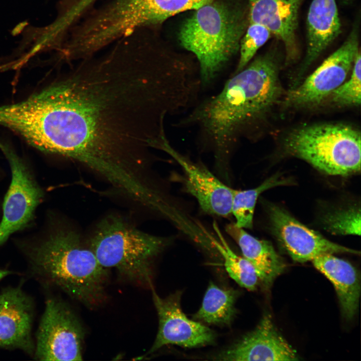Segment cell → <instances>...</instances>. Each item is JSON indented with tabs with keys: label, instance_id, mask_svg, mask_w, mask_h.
Here are the masks:
<instances>
[{
	"label": "cell",
	"instance_id": "9c48e42d",
	"mask_svg": "<svg viewBox=\"0 0 361 361\" xmlns=\"http://www.w3.org/2000/svg\"><path fill=\"white\" fill-rule=\"evenodd\" d=\"M359 50L355 28L337 50L301 83L290 90L285 104L305 107L320 103L344 82Z\"/></svg>",
	"mask_w": 361,
	"mask_h": 361
},
{
	"label": "cell",
	"instance_id": "d6986e66",
	"mask_svg": "<svg viewBox=\"0 0 361 361\" xmlns=\"http://www.w3.org/2000/svg\"><path fill=\"white\" fill-rule=\"evenodd\" d=\"M238 295L234 289L222 288L210 282L194 319L208 324L230 325L236 313L235 305Z\"/></svg>",
	"mask_w": 361,
	"mask_h": 361
},
{
	"label": "cell",
	"instance_id": "7c38bea8",
	"mask_svg": "<svg viewBox=\"0 0 361 361\" xmlns=\"http://www.w3.org/2000/svg\"><path fill=\"white\" fill-rule=\"evenodd\" d=\"M269 216L276 237L296 262L312 261L324 254H359L357 251L327 240L277 206H272L269 208Z\"/></svg>",
	"mask_w": 361,
	"mask_h": 361
},
{
	"label": "cell",
	"instance_id": "2e32d148",
	"mask_svg": "<svg viewBox=\"0 0 361 361\" xmlns=\"http://www.w3.org/2000/svg\"><path fill=\"white\" fill-rule=\"evenodd\" d=\"M312 261L333 285L343 316L347 320L352 319L357 311L360 292L357 270L348 261L332 254L321 255Z\"/></svg>",
	"mask_w": 361,
	"mask_h": 361
},
{
	"label": "cell",
	"instance_id": "9a60e30c",
	"mask_svg": "<svg viewBox=\"0 0 361 361\" xmlns=\"http://www.w3.org/2000/svg\"><path fill=\"white\" fill-rule=\"evenodd\" d=\"M303 0H249V23L265 27L284 45L286 60L298 55L296 32L298 14Z\"/></svg>",
	"mask_w": 361,
	"mask_h": 361
},
{
	"label": "cell",
	"instance_id": "e0dca14e",
	"mask_svg": "<svg viewBox=\"0 0 361 361\" xmlns=\"http://www.w3.org/2000/svg\"><path fill=\"white\" fill-rule=\"evenodd\" d=\"M307 47L302 63L308 68L336 38L340 23L335 0H313L307 18Z\"/></svg>",
	"mask_w": 361,
	"mask_h": 361
},
{
	"label": "cell",
	"instance_id": "8fae6325",
	"mask_svg": "<svg viewBox=\"0 0 361 361\" xmlns=\"http://www.w3.org/2000/svg\"><path fill=\"white\" fill-rule=\"evenodd\" d=\"M171 156L185 174L187 192L197 201L201 210L209 215L227 217L231 215L234 189L224 184L204 165L191 160L170 145L165 135L156 145Z\"/></svg>",
	"mask_w": 361,
	"mask_h": 361
},
{
	"label": "cell",
	"instance_id": "ffe728a7",
	"mask_svg": "<svg viewBox=\"0 0 361 361\" xmlns=\"http://www.w3.org/2000/svg\"><path fill=\"white\" fill-rule=\"evenodd\" d=\"M214 0H132L134 12L145 26L161 23L178 13L196 10Z\"/></svg>",
	"mask_w": 361,
	"mask_h": 361
},
{
	"label": "cell",
	"instance_id": "52a82bcc",
	"mask_svg": "<svg viewBox=\"0 0 361 361\" xmlns=\"http://www.w3.org/2000/svg\"><path fill=\"white\" fill-rule=\"evenodd\" d=\"M85 336L72 309L59 299L49 298L37 331L34 356L40 360H82Z\"/></svg>",
	"mask_w": 361,
	"mask_h": 361
},
{
	"label": "cell",
	"instance_id": "277c9868",
	"mask_svg": "<svg viewBox=\"0 0 361 361\" xmlns=\"http://www.w3.org/2000/svg\"><path fill=\"white\" fill-rule=\"evenodd\" d=\"M171 241L143 232L111 215L98 224L88 246L104 268H114L128 281L151 287L153 263Z\"/></svg>",
	"mask_w": 361,
	"mask_h": 361
},
{
	"label": "cell",
	"instance_id": "4fadbf2b",
	"mask_svg": "<svg viewBox=\"0 0 361 361\" xmlns=\"http://www.w3.org/2000/svg\"><path fill=\"white\" fill-rule=\"evenodd\" d=\"M214 357L225 361L299 360L296 351L278 331L269 314L262 317L253 330Z\"/></svg>",
	"mask_w": 361,
	"mask_h": 361
},
{
	"label": "cell",
	"instance_id": "603a6c76",
	"mask_svg": "<svg viewBox=\"0 0 361 361\" xmlns=\"http://www.w3.org/2000/svg\"><path fill=\"white\" fill-rule=\"evenodd\" d=\"M360 53H357L349 79L342 83L330 96L332 101L339 106H358L361 100Z\"/></svg>",
	"mask_w": 361,
	"mask_h": 361
},
{
	"label": "cell",
	"instance_id": "d4e9b609",
	"mask_svg": "<svg viewBox=\"0 0 361 361\" xmlns=\"http://www.w3.org/2000/svg\"><path fill=\"white\" fill-rule=\"evenodd\" d=\"M324 225L333 234L359 235L360 210L352 208L336 211L325 217Z\"/></svg>",
	"mask_w": 361,
	"mask_h": 361
},
{
	"label": "cell",
	"instance_id": "44dd1931",
	"mask_svg": "<svg viewBox=\"0 0 361 361\" xmlns=\"http://www.w3.org/2000/svg\"><path fill=\"white\" fill-rule=\"evenodd\" d=\"M214 229L217 238L212 239L214 247L222 256L227 273L240 286L251 291L257 289L260 281L253 266L231 248L217 225Z\"/></svg>",
	"mask_w": 361,
	"mask_h": 361
},
{
	"label": "cell",
	"instance_id": "7a4b0ae2",
	"mask_svg": "<svg viewBox=\"0 0 361 361\" xmlns=\"http://www.w3.org/2000/svg\"><path fill=\"white\" fill-rule=\"evenodd\" d=\"M278 65L270 54L256 58L235 73L216 95L188 116L213 151L216 169L229 170L237 143L247 127L264 116L279 100L282 89Z\"/></svg>",
	"mask_w": 361,
	"mask_h": 361
},
{
	"label": "cell",
	"instance_id": "30bf717a",
	"mask_svg": "<svg viewBox=\"0 0 361 361\" xmlns=\"http://www.w3.org/2000/svg\"><path fill=\"white\" fill-rule=\"evenodd\" d=\"M152 299L158 317V329L154 341L146 355L167 345L193 348L213 343L216 334L207 326L189 319L181 307L182 292L160 297L152 286Z\"/></svg>",
	"mask_w": 361,
	"mask_h": 361
},
{
	"label": "cell",
	"instance_id": "ba28073f",
	"mask_svg": "<svg viewBox=\"0 0 361 361\" xmlns=\"http://www.w3.org/2000/svg\"><path fill=\"white\" fill-rule=\"evenodd\" d=\"M0 149L9 162L12 174L3 205L1 246L12 234L29 225L43 200L44 192L24 162L11 148L0 142Z\"/></svg>",
	"mask_w": 361,
	"mask_h": 361
},
{
	"label": "cell",
	"instance_id": "cb8c5ba5",
	"mask_svg": "<svg viewBox=\"0 0 361 361\" xmlns=\"http://www.w3.org/2000/svg\"><path fill=\"white\" fill-rule=\"evenodd\" d=\"M271 35L270 32L264 26L257 23H249L245 34L240 41V57L235 73L239 72L248 64L258 49L268 41Z\"/></svg>",
	"mask_w": 361,
	"mask_h": 361
},
{
	"label": "cell",
	"instance_id": "ac0fdd59",
	"mask_svg": "<svg viewBox=\"0 0 361 361\" xmlns=\"http://www.w3.org/2000/svg\"><path fill=\"white\" fill-rule=\"evenodd\" d=\"M226 231L237 243L243 257L253 266L265 286H270L283 272L285 264L269 242L255 238L234 223L227 225Z\"/></svg>",
	"mask_w": 361,
	"mask_h": 361
},
{
	"label": "cell",
	"instance_id": "6da1fadb",
	"mask_svg": "<svg viewBox=\"0 0 361 361\" xmlns=\"http://www.w3.org/2000/svg\"><path fill=\"white\" fill-rule=\"evenodd\" d=\"M109 46L51 85L54 154L83 165L116 194L130 197L148 180V150L164 133V117L172 108V77L140 36Z\"/></svg>",
	"mask_w": 361,
	"mask_h": 361
},
{
	"label": "cell",
	"instance_id": "3957f363",
	"mask_svg": "<svg viewBox=\"0 0 361 361\" xmlns=\"http://www.w3.org/2000/svg\"><path fill=\"white\" fill-rule=\"evenodd\" d=\"M32 273L72 298L93 308L105 298L108 269L70 229L57 230L27 252Z\"/></svg>",
	"mask_w": 361,
	"mask_h": 361
},
{
	"label": "cell",
	"instance_id": "7402d4cb",
	"mask_svg": "<svg viewBox=\"0 0 361 361\" xmlns=\"http://www.w3.org/2000/svg\"><path fill=\"white\" fill-rule=\"evenodd\" d=\"M285 182L279 176H274L255 188L246 190L234 189L231 215L235 218V225L242 229H252L255 206L260 195L268 189L285 184Z\"/></svg>",
	"mask_w": 361,
	"mask_h": 361
},
{
	"label": "cell",
	"instance_id": "5bb4252c",
	"mask_svg": "<svg viewBox=\"0 0 361 361\" xmlns=\"http://www.w3.org/2000/svg\"><path fill=\"white\" fill-rule=\"evenodd\" d=\"M33 316L31 298L20 287L4 289L0 293V347L34 354Z\"/></svg>",
	"mask_w": 361,
	"mask_h": 361
},
{
	"label": "cell",
	"instance_id": "5b68a950",
	"mask_svg": "<svg viewBox=\"0 0 361 361\" xmlns=\"http://www.w3.org/2000/svg\"><path fill=\"white\" fill-rule=\"evenodd\" d=\"M195 11L182 25L178 40L197 57L205 85L238 51L246 25L240 12L221 3L212 2Z\"/></svg>",
	"mask_w": 361,
	"mask_h": 361
},
{
	"label": "cell",
	"instance_id": "8992f818",
	"mask_svg": "<svg viewBox=\"0 0 361 361\" xmlns=\"http://www.w3.org/2000/svg\"><path fill=\"white\" fill-rule=\"evenodd\" d=\"M286 150L330 175L360 171V133L341 124H317L294 129L284 141Z\"/></svg>",
	"mask_w": 361,
	"mask_h": 361
}]
</instances>
